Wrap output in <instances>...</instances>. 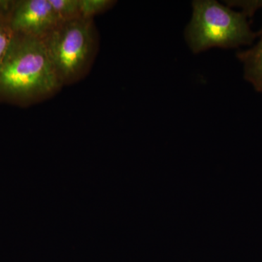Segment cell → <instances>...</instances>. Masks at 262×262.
I'll return each mask as SVG.
<instances>
[{"label": "cell", "mask_w": 262, "mask_h": 262, "mask_svg": "<svg viewBox=\"0 0 262 262\" xmlns=\"http://www.w3.org/2000/svg\"><path fill=\"white\" fill-rule=\"evenodd\" d=\"M15 2L0 1V23H9L10 15L14 7Z\"/></svg>", "instance_id": "obj_9"}, {"label": "cell", "mask_w": 262, "mask_h": 262, "mask_svg": "<svg viewBox=\"0 0 262 262\" xmlns=\"http://www.w3.org/2000/svg\"><path fill=\"white\" fill-rule=\"evenodd\" d=\"M60 24L81 18L80 0H49Z\"/></svg>", "instance_id": "obj_6"}, {"label": "cell", "mask_w": 262, "mask_h": 262, "mask_svg": "<svg viewBox=\"0 0 262 262\" xmlns=\"http://www.w3.org/2000/svg\"><path fill=\"white\" fill-rule=\"evenodd\" d=\"M16 34L42 39L60 24L49 0L15 2L9 20Z\"/></svg>", "instance_id": "obj_4"}, {"label": "cell", "mask_w": 262, "mask_h": 262, "mask_svg": "<svg viewBox=\"0 0 262 262\" xmlns=\"http://www.w3.org/2000/svg\"><path fill=\"white\" fill-rule=\"evenodd\" d=\"M258 34L260 38L257 44L247 51L239 52L237 56L244 64L246 80L262 93V27Z\"/></svg>", "instance_id": "obj_5"}, {"label": "cell", "mask_w": 262, "mask_h": 262, "mask_svg": "<svg viewBox=\"0 0 262 262\" xmlns=\"http://www.w3.org/2000/svg\"><path fill=\"white\" fill-rule=\"evenodd\" d=\"M63 86L42 39L17 34L0 63V95L35 102L56 94Z\"/></svg>", "instance_id": "obj_1"}, {"label": "cell", "mask_w": 262, "mask_h": 262, "mask_svg": "<svg viewBox=\"0 0 262 262\" xmlns=\"http://www.w3.org/2000/svg\"><path fill=\"white\" fill-rule=\"evenodd\" d=\"M115 3L116 2L113 0H80L81 18L93 19L110 9Z\"/></svg>", "instance_id": "obj_7"}, {"label": "cell", "mask_w": 262, "mask_h": 262, "mask_svg": "<svg viewBox=\"0 0 262 262\" xmlns=\"http://www.w3.org/2000/svg\"><path fill=\"white\" fill-rule=\"evenodd\" d=\"M16 33L13 30L8 22L0 23V63L9 52L16 37Z\"/></svg>", "instance_id": "obj_8"}, {"label": "cell", "mask_w": 262, "mask_h": 262, "mask_svg": "<svg viewBox=\"0 0 262 262\" xmlns=\"http://www.w3.org/2000/svg\"><path fill=\"white\" fill-rule=\"evenodd\" d=\"M246 12H237L213 0L192 3V15L185 30L193 53L212 48H235L251 44L258 34L250 27Z\"/></svg>", "instance_id": "obj_2"}, {"label": "cell", "mask_w": 262, "mask_h": 262, "mask_svg": "<svg viewBox=\"0 0 262 262\" xmlns=\"http://www.w3.org/2000/svg\"><path fill=\"white\" fill-rule=\"evenodd\" d=\"M42 40L63 85L87 75L98 49L93 19L79 18L59 24Z\"/></svg>", "instance_id": "obj_3"}]
</instances>
